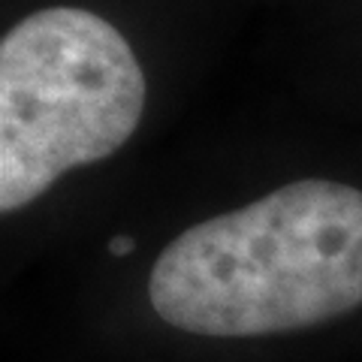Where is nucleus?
Here are the masks:
<instances>
[{"mask_svg":"<svg viewBox=\"0 0 362 362\" xmlns=\"http://www.w3.org/2000/svg\"><path fill=\"white\" fill-rule=\"evenodd\" d=\"M163 323L190 335L305 329L362 305V190L302 178L178 233L148 275Z\"/></svg>","mask_w":362,"mask_h":362,"instance_id":"nucleus-1","label":"nucleus"},{"mask_svg":"<svg viewBox=\"0 0 362 362\" xmlns=\"http://www.w3.org/2000/svg\"><path fill=\"white\" fill-rule=\"evenodd\" d=\"M145 112V73L124 33L78 6L37 9L0 42V211L112 157Z\"/></svg>","mask_w":362,"mask_h":362,"instance_id":"nucleus-2","label":"nucleus"},{"mask_svg":"<svg viewBox=\"0 0 362 362\" xmlns=\"http://www.w3.org/2000/svg\"><path fill=\"white\" fill-rule=\"evenodd\" d=\"M133 239L130 235H115V239L109 242V251H112V257H127L130 251H133Z\"/></svg>","mask_w":362,"mask_h":362,"instance_id":"nucleus-3","label":"nucleus"}]
</instances>
